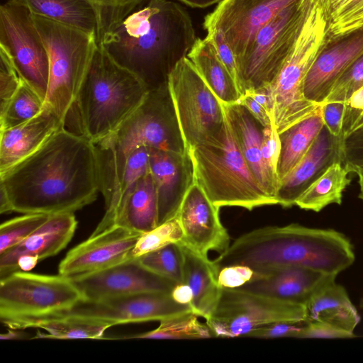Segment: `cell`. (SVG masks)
<instances>
[{
    "label": "cell",
    "instance_id": "15",
    "mask_svg": "<svg viewBox=\"0 0 363 363\" xmlns=\"http://www.w3.org/2000/svg\"><path fill=\"white\" fill-rule=\"evenodd\" d=\"M296 0H223L204 18L203 26L221 30L235 57L241 59L259 30Z\"/></svg>",
    "mask_w": 363,
    "mask_h": 363
},
{
    "label": "cell",
    "instance_id": "35",
    "mask_svg": "<svg viewBox=\"0 0 363 363\" xmlns=\"http://www.w3.org/2000/svg\"><path fill=\"white\" fill-rule=\"evenodd\" d=\"M193 312L160 320V325L150 331L124 337L147 339H203L214 337L206 323H201Z\"/></svg>",
    "mask_w": 363,
    "mask_h": 363
},
{
    "label": "cell",
    "instance_id": "29",
    "mask_svg": "<svg viewBox=\"0 0 363 363\" xmlns=\"http://www.w3.org/2000/svg\"><path fill=\"white\" fill-rule=\"evenodd\" d=\"M187 57L223 104L239 101L242 94L238 84L220 60L207 36L202 39L197 38Z\"/></svg>",
    "mask_w": 363,
    "mask_h": 363
},
{
    "label": "cell",
    "instance_id": "27",
    "mask_svg": "<svg viewBox=\"0 0 363 363\" xmlns=\"http://www.w3.org/2000/svg\"><path fill=\"white\" fill-rule=\"evenodd\" d=\"M157 199L150 170L118 201L111 227L119 226L140 234L157 226Z\"/></svg>",
    "mask_w": 363,
    "mask_h": 363
},
{
    "label": "cell",
    "instance_id": "12",
    "mask_svg": "<svg viewBox=\"0 0 363 363\" xmlns=\"http://www.w3.org/2000/svg\"><path fill=\"white\" fill-rule=\"evenodd\" d=\"M306 320L305 306L238 289L222 288L218 305L206 320L214 337H246L262 326Z\"/></svg>",
    "mask_w": 363,
    "mask_h": 363
},
{
    "label": "cell",
    "instance_id": "3",
    "mask_svg": "<svg viewBox=\"0 0 363 363\" xmlns=\"http://www.w3.org/2000/svg\"><path fill=\"white\" fill-rule=\"evenodd\" d=\"M354 259L353 246L342 233L291 223L243 234L212 261L218 270L232 264L255 271L298 266L337 275Z\"/></svg>",
    "mask_w": 363,
    "mask_h": 363
},
{
    "label": "cell",
    "instance_id": "51",
    "mask_svg": "<svg viewBox=\"0 0 363 363\" xmlns=\"http://www.w3.org/2000/svg\"><path fill=\"white\" fill-rule=\"evenodd\" d=\"M354 337V333H350L331 325L308 321L299 338H350Z\"/></svg>",
    "mask_w": 363,
    "mask_h": 363
},
{
    "label": "cell",
    "instance_id": "18",
    "mask_svg": "<svg viewBox=\"0 0 363 363\" xmlns=\"http://www.w3.org/2000/svg\"><path fill=\"white\" fill-rule=\"evenodd\" d=\"M148 150L159 225L177 216L186 193L195 184L194 167L189 150L183 153L152 147Z\"/></svg>",
    "mask_w": 363,
    "mask_h": 363
},
{
    "label": "cell",
    "instance_id": "31",
    "mask_svg": "<svg viewBox=\"0 0 363 363\" xmlns=\"http://www.w3.org/2000/svg\"><path fill=\"white\" fill-rule=\"evenodd\" d=\"M33 14L62 23L96 37L98 21L88 0H22Z\"/></svg>",
    "mask_w": 363,
    "mask_h": 363
},
{
    "label": "cell",
    "instance_id": "25",
    "mask_svg": "<svg viewBox=\"0 0 363 363\" xmlns=\"http://www.w3.org/2000/svg\"><path fill=\"white\" fill-rule=\"evenodd\" d=\"M223 104L226 120L245 162L264 191L276 199L279 184L269 176L262 159L263 128L240 103Z\"/></svg>",
    "mask_w": 363,
    "mask_h": 363
},
{
    "label": "cell",
    "instance_id": "57",
    "mask_svg": "<svg viewBox=\"0 0 363 363\" xmlns=\"http://www.w3.org/2000/svg\"><path fill=\"white\" fill-rule=\"evenodd\" d=\"M354 174L358 177V184L359 187L358 198L363 201V168L356 169L354 171Z\"/></svg>",
    "mask_w": 363,
    "mask_h": 363
},
{
    "label": "cell",
    "instance_id": "6",
    "mask_svg": "<svg viewBox=\"0 0 363 363\" xmlns=\"http://www.w3.org/2000/svg\"><path fill=\"white\" fill-rule=\"evenodd\" d=\"M196 183L218 206L247 210L277 204L258 183L234 140L225 118L220 133L211 140L189 150Z\"/></svg>",
    "mask_w": 363,
    "mask_h": 363
},
{
    "label": "cell",
    "instance_id": "20",
    "mask_svg": "<svg viewBox=\"0 0 363 363\" xmlns=\"http://www.w3.org/2000/svg\"><path fill=\"white\" fill-rule=\"evenodd\" d=\"M252 280L236 288L281 301L305 305L310 297L337 275L298 266L255 271Z\"/></svg>",
    "mask_w": 363,
    "mask_h": 363
},
{
    "label": "cell",
    "instance_id": "19",
    "mask_svg": "<svg viewBox=\"0 0 363 363\" xmlns=\"http://www.w3.org/2000/svg\"><path fill=\"white\" fill-rule=\"evenodd\" d=\"M219 208L195 183L177 215L184 234L181 242L206 257L210 251H225L230 245V235L220 222Z\"/></svg>",
    "mask_w": 363,
    "mask_h": 363
},
{
    "label": "cell",
    "instance_id": "48",
    "mask_svg": "<svg viewBox=\"0 0 363 363\" xmlns=\"http://www.w3.org/2000/svg\"><path fill=\"white\" fill-rule=\"evenodd\" d=\"M255 275V270L249 266L228 265L219 269L218 283L221 288L236 289L252 280Z\"/></svg>",
    "mask_w": 363,
    "mask_h": 363
},
{
    "label": "cell",
    "instance_id": "36",
    "mask_svg": "<svg viewBox=\"0 0 363 363\" xmlns=\"http://www.w3.org/2000/svg\"><path fill=\"white\" fill-rule=\"evenodd\" d=\"M45 101L23 81L16 93L0 109V130L21 125L39 114Z\"/></svg>",
    "mask_w": 363,
    "mask_h": 363
},
{
    "label": "cell",
    "instance_id": "23",
    "mask_svg": "<svg viewBox=\"0 0 363 363\" xmlns=\"http://www.w3.org/2000/svg\"><path fill=\"white\" fill-rule=\"evenodd\" d=\"M363 55V30L327 47L309 70L304 84L306 98L322 105L339 77Z\"/></svg>",
    "mask_w": 363,
    "mask_h": 363
},
{
    "label": "cell",
    "instance_id": "53",
    "mask_svg": "<svg viewBox=\"0 0 363 363\" xmlns=\"http://www.w3.org/2000/svg\"><path fill=\"white\" fill-rule=\"evenodd\" d=\"M173 299L179 303L191 304L193 300V293L190 286L185 284H177L171 291Z\"/></svg>",
    "mask_w": 363,
    "mask_h": 363
},
{
    "label": "cell",
    "instance_id": "39",
    "mask_svg": "<svg viewBox=\"0 0 363 363\" xmlns=\"http://www.w3.org/2000/svg\"><path fill=\"white\" fill-rule=\"evenodd\" d=\"M93 6L98 21L96 42L104 39L129 14L147 0H88Z\"/></svg>",
    "mask_w": 363,
    "mask_h": 363
},
{
    "label": "cell",
    "instance_id": "5",
    "mask_svg": "<svg viewBox=\"0 0 363 363\" xmlns=\"http://www.w3.org/2000/svg\"><path fill=\"white\" fill-rule=\"evenodd\" d=\"M148 92L132 72L97 46L76 99L73 131L96 143L109 135Z\"/></svg>",
    "mask_w": 363,
    "mask_h": 363
},
{
    "label": "cell",
    "instance_id": "1",
    "mask_svg": "<svg viewBox=\"0 0 363 363\" xmlns=\"http://www.w3.org/2000/svg\"><path fill=\"white\" fill-rule=\"evenodd\" d=\"M100 192L94 144L60 128L32 155L0 172V212L74 213Z\"/></svg>",
    "mask_w": 363,
    "mask_h": 363
},
{
    "label": "cell",
    "instance_id": "24",
    "mask_svg": "<svg viewBox=\"0 0 363 363\" xmlns=\"http://www.w3.org/2000/svg\"><path fill=\"white\" fill-rule=\"evenodd\" d=\"M62 128L58 116L44 105L42 111L32 119L0 130V172L32 155Z\"/></svg>",
    "mask_w": 363,
    "mask_h": 363
},
{
    "label": "cell",
    "instance_id": "34",
    "mask_svg": "<svg viewBox=\"0 0 363 363\" xmlns=\"http://www.w3.org/2000/svg\"><path fill=\"white\" fill-rule=\"evenodd\" d=\"M328 46L363 30V0H321Z\"/></svg>",
    "mask_w": 363,
    "mask_h": 363
},
{
    "label": "cell",
    "instance_id": "43",
    "mask_svg": "<svg viewBox=\"0 0 363 363\" xmlns=\"http://www.w3.org/2000/svg\"><path fill=\"white\" fill-rule=\"evenodd\" d=\"M22 82L10 55L0 46V109L16 93Z\"/></svg>",
    "mask_w": 363,
    "mask_h": 363
},
{
    "label": "cell",
    "instance_id": "41",
    "mask_svg": "<svg viewBox=\"0 0 363 363\" xmlns=\"http://www.w3.org/2000/svg\"><path fill=\"white\" fill-rule=\"evenodd\" d=\"M50 216L44 213H26L2 223L0 225V254L27 238Z\"/></svg>",
    "mask_w": 363,
    "mask_h": 363
},
{
    "label": "cell",
    "instance_id": "37",
    "mask_svg": "<svg viewBox=\"0 0 363 363\" xmlns=\"http://www.w3.org/2000/svg\"><path fill=\"white\" fill-rule=\"evenodd\" d=\"M149 171V150L147 147H140L128 157L121 182L113 195L109 206L106 208L104 217L92 234L101 233L111 226L112 217L120 199L128 194L138 180Z\"/></svg>",
    "mask_w": 363,
    "mask_h": 363
},
{
    "label": "cell",
    "instance_id": "59",
    "mask_svg": "<svg viewBox=\"0 0 363 363\" xmlns=\"http://www.w3.org/2000/svg\"><path fill=\"white\" fill-rule=\"evenodd\" d=\"M359 307L363 310V296L361 298L359 301Z\"/></svg>",
    "mask_w": 363,
    "mask_h": 363
},
{
    "label": "cell",
    "instance_id": "16",
    "mask_svg": "<svg viewBox=\"0 0 363 363\" xmlns=\"http://www.w3.org/2000/svg\"><path fill=\"white\" fill-rule=\"evenodd\" d=\"M141 235L116 225L91 234L67 253L59 264V274L74 281L133 259Z\"/></svg>",
    "mask_w": 363,
    "mask_h": 363
},
{
    "label": "cell",
    "instance_id": "55",
    "mask_svg": "<svg viewBox=\"0 0 363 363\" xmlns=\"http://www.w3.org/2000/svg\"><path fill=\"white\" fill-rule=\"evenodd\" d=\"M20 330L21 329L9 328L7 333L1 334L0 339L1 340H18L28 339V334Z\"/></svg>",
    "mask_w": 363,
    "mask_h": 363
},
{
    "label": "cell",
    "instance_id": "13",
    "mask_svg": "<svg viewBox=\"0 0 363 363\" xmlns=\"http://www.w3.org/2000/svg\"><path fill=\"white\" fill-rule=\"evenodd\" d=\"M0 46L10 55L22 80L45 101L50 78L47 49L33 14L22 0L0 6Z\"/></svg>",
    "mask_w": 363,
    "mask_h": 363
},
{
    "label": "cell",
    "instance_id": "22",
    "mask_svg": "<svg viewBox=\"0 0 363 363\" xmlns=\"http://www.w3.org/2000/svg\"><path fill=\"white\" fill-rule=\"evenodd\" d=\"M77 226L74 213L50 215L27 238L0 254V279L19 271L18 259L23 255L36 256L42 260L59 253L71 240Z\"/></svg>",
    "mask_w": 363,
    "mask_h": 363
},
{
    "label": "cell",
    "instance_id": "40",
    "mask_svg": "<svg viewBox=\"0 0 363 363\" xmlns=\"http://www.w3.org/2000/svg\"><path fill=\"white\" fill-rule=\"evenodd\" d=\"M183 239L182 228L177 216L143 233L133 250V257H139L169 244L181 242Z\"/></svg>",
    "mask_w": 363,
    "mask_h": 363
},
{
    "label": "cell",
    "instance_id": "56",
    "mask_svg": "<svg viewBox=\"0 0 363 363\" xmlns=\"http://www.w3.org/2000/svg\"><path fill=\"white\" fill-rule=\"evenodd\" d=\"M192 8H206L216 4H219L223 0H178Z\"/></svg>",
    "mask_w": 363,
    "mask_h": 363
},
{
    "label": "cell",
    "instance_id": "46",
    "mask_svg": "<svg viewBox=\"0 0 363 363\" xmlns=\"http://www.w3.org/2000/svg\"><path fill=\"white\" fill-rule=\"evenodd\" d=\"M307 323V320L274 323L250 332L246 337L256 338H299Z\"/></svg>",
    "mask_w": 363,
    "mask_h": 363
},
{
    "label": "cell",
    "instance_id": "54",
    "mask_svg": "<svg viewBox=\"0 0 363 363\" xmlns=\"http://www.w3.org/2000/svg\"><path fill=\"white\" fill-rule=\"evenodd\" d=\"M39 261V258L33 255H23L18 259L19 270L28 272L33 269Z\"/></svg>",
    "mask_w": 363,
    "mask_h": 363
},
{
    "label": "cell",
    "instance_id": "58",
    "mask_svg": "<svg viewBox=\"0 0 363 363\" xmlns=\"http://www.w3.org/2000/svg\"><path fill=\"white\" fill-rule=\"evenodd\" d=\"M362 127H363V114H362V116H361V118H360V119L359 120V121L357 122V123L356 124V125H355V127H354V128L353 131H354V130H357V129H358V128H362ZM353 131H352V132H353Z\"/></svg>",
    "mask_w": 363,
    "mask_h": 363
},
{
    "label": "cell",
    "instance_id": "32",
    "mask_svg": "<svg viewBox=\"0 0 363 363\" xmlns=\"http://www.w3.org/2000/svg\"><path fill=\"white\" fill-rule=\"evenodd\" d=\"M348 174L342 163L332 164L298 198L295 205L315 212L333 203L340 205L343 192L351 182Z\"/></svg>",
    "mask_w": 363,
    "mask_h": 363
},
{
    "label": "cell",
    "instance_id": "9",
    "mask_svg": "<svg viewBox=\"0 0 363 363\" xmlns=\"http://www.w3.org/2000/svg\"><path fill=\"white\" fill-rule=\"evenodd\" d=\"M308 0L289 5L257 33L245 55L236 62L242 95L269 87L279 74L302 25Z\"/></svg>",
    "mask_w": 363,
    "mask_h": 363
},
{
    "label": "cell",
    "instance_id": "2",
    "mask_svg": "<svg viewBox=\"0 0 363 363\" xmlns=\"http://www.w3.org/2000/svg\"><path fill=\"white\" fill-rule=\"evenodd\" d=\"M197 37L188 12L169 0H147L125 18L101 45L148 91L168 84Z\"/></svg>",
    "mask_w": 363,
    "mask_h": 363
},
{
    "label": "cell",
    "instance_id": "33",
    "mask_svg": "<svg viewBox=\"0 0 363 363\" xmlns=\"http://www.w3.org/2000/svg\"><path fill=\"white\" fill-rule=\"evenodd\" d=\"M6 326L13 329L42 328L48 333L38 332L35 338L55 339H101L105 331L111 328L108 325L65 316H52L16 321Z\"/></svg>",
    "mask_w": 363,
    "mask_h": 363
},
{
    "label": "cell",
    "instance_id": "44",
    "mask_svg": "<svg viewBox=\"0 0 363 363\" xmlns=\"http://www.w3.org/2000/svg\"><path fill=\"white\" fill-rule=\"evenodd\" d=\"M262 142V159L264 166L269 176L279 184L277 165L280 152L279 133L274 123L263 128Z\"/></svg>",
    "mask_w": 363,
    "mask_h": 363
},
{
    "label": "cell",
    "instance_id": "49",
    "mask_svg": "<svg viewBox=\"0 0 363 363\" xmlns=\"http://www.w3.org/2000/svg\"><path fill=\"white\" fill-rule=\"evenodd\" d=\"M363 114V86L345 103L342 122L343 139L354 130Z\"/></svg>",
    "mask_w": 363,
    "mask_h": 363
},
{
    "label": "cell",
    "instance_id": "4",
    "mask_svg": "<svg viewBox=\"0 0 363 363\" xmlns=\"http://www.w3.org/2000/svg\"><path fill=\"white\" fill-rule=\"evenodd\" d=\"M94 144L106 209L135 150L145 146L182 153L188 150L168 84L148 91L140 106L116 130Z\"/></svg>",
    "mask_w": 363,
    "mask_h": 363
},
{
    "label": "cell",
    "instance_id": "26",
    "mask_svg": "<svg viewBox=\"0 0 363 363\" xmlns=\"http://www.w3.org/2000/svg\"><path fill=\"white\" fill-rule=\"evenodd\" d=\"M184 255V283L192 290V312L208 319L219 301L222 288L218 283V269L208 257L179 242Z\"/></svg>",
    "mask_w": 363,
    "mask_h": 363
},
{
    "label": "cell",
    "instance_id": "42",
    "mask_svg": "<svg viewBox=\"0 0 363 363\" xmlns=\"http://www.w3.org/2000/svg\"><path fill=\"white\" fill-rule=\"evenodd\" d=\"M363 86V55L356 60L335 82L322 105L332 102L346 103Z\"/></svg>",
    "mask_w": 363,
    "mask_h": 363
},
{
    "label": "cell",
    "instance_id": "11",
    "mask_svg": "<svg viewBox=\"0 0 363 363\" xmlns=\"http://www.w3.org/2000/svg\"><path fill=\"white\" fill-rule=\"evenodd\" d=\"M168 85L188 150L220 133L225 123L223 104L187 57L175 66Z\"/></svg>",
    "mask_w": 363,
    "mask_h": 363
},
{
    "label": "cell",
    "instance_id": "17",
    "mask_svg": "<svg viewBox=\"0 0 363 363\" xmlns=\"http://www.w3.org/2000/svg\"><path fill=\"white\" fill-rule=\"evenodd\" d=\"M72 281L83 299L91 301L150 292H171L177 284L148 270L137 258Z\"/></svg>",
    "mask_w": 363,
    "mask_h": 363
},
{
    "label": "cell",
    "instance_id": "7",
    "mask_svg": "<svg viewBox=\"0 0 363 363\" xmlns=\"http://www.w3.org/2000/svg\"><path fill=\"white\" fill-rule=\"evenodd\" d=\"M327 47V21L321 0H308L298 33L269 86L274 121L279 133L311 116L322 106L306 98L304 84L312 65Z\"/></svg>",
    "mask_w": 363,
    "mask_h": 363
},
{
    "label": "cell",
    "instance_id": "14",
    "mask_svg": "<svg viewBox=\"0 0 363 363\" xmlns=\"http://www.w3.org/2000/svg\"><path fill=\"white\" fill-rule=\"evenodd\" d=\"M189 312H192L191 306L175 301L171 292H150L97 301L82 299L70 310L52 316H65L112 327L160 321Z\"/></svg>",
    "mask_w": 363,
    "mask_h": 363
},
{
    "label": "cell",
    "instance_id": "10",
    "mask_svg": "<svg viewBox=\"0 0 363 363\" xmlns=\"http://www.w3.org/2000/svg\"><path fill=\"white\" fill-rule=\"evenodd\" d=\"M82 299L74 283L60 274L19 270L0 279V319L5 325L62 313Z\"/></svg>",
    "mask_w": 363,
    "mask_h": 363
},
{
    "label": "cell",
    "instance_id": "30",
    "mask_svg": "<svg viewBox=\"0 0 363 363\" xmlns=\"http://www.w3.org/2000/svg\"><path fill=\"white\" fill-rule=\"evenodd\" d=\"M323 127L321 106L311 116L279 133L280 152L277 175L279 181L300 162Z\"/></svg>",
    "mask_w": 363,
    "mask_h": 363
},
{
    "label": "cell",
    "instance_id": "50",
    "mask_svg": "<svg viewBox=\"0 0 363 363\" xmlns=\"http://www.w3.org/2000/svg\"><path fill=\"white\" fill-rule=\"evenodd\" d=\"M345 109V103L343 102H332L322 105L324 126L335 137H342Z\"/></svg>",
    "mask_w": 363,
    "mask_h": 363
},
{
    "label": "cell",
    "instance_id": "52",
    "mask_svg": "<svg viewBox=\"0 0 363 363\" xmlns=\"http://www.w3.org/2000/svg\"><path fill=\"white\" fill-rule=\"evenodd\" d=\"M238 102L248 111L262 128L274 123L267 110L249 94L242 95Z\"/></svg>",
    "mask_w": 363,
    "mask_h": 363
},
{
    "label": "cell",
    "instance_id": "47",
    "mask_svg": "<svg viewBox=\"0 0 363 363\" xmlns=\"http://www.w3.org/2000/svg\"><path fill=\"white\" fill-rule=\"evenodd\" d=\"M207 37L212 43L221 62L237 83L238 71L235 55L221 30L215 26H205Z\"/></svg>",
    "mask_w": 363,
    "mask_h": 363
},
{
    "label": "cell",
    "instance_id": "45",
    "mask_svg": "<svg viewBox=\"0 0 363 363\" xmlns=\"http://www.w3.org/2000/svg\"><path fill=\"white\" fill-rule=\"evenodd\" d=\"M342 152V164L349 173L363 168V127L344 138Z\"/></svg>",
    "mask_w": 363,
    "mask_h": 363
},
{
    "label": "cell",
    "instance_id": "8",
    "mask_svg": "<svg viewBox=\"0 0 363 363\" xmlns=\"http://www.w3.org/2000/svg\"><path fill=\"white\" fill-rule=\"evenodd\" d=\"M33 18L49 57L44 105L58 116L63 128L72 131L76 99L98 46L96 37L38 15Z\"/></svg>",
    "mask_w": 363,
    "mask_h": 363
},
{
    "label": "cell",
    "instance_id": "38",
    "mask_svg": "<svg viewBox=\"0 0 363 363\" xmlns=\"http://www.w3.org/2000/svg\"><path fill=\"white\" fill-rule=\"evenodd\" d=\"M137 259L153 273L177 284L184 283V255L179 242L169 244Z\"/></svg>",
    "mask_w": 363,
    "mask_h": 363
},
{
    "label": "cell",
    "instance_id": "21",
    "mask_svg": "<svg viewBox=\"0 0 363 363\" xmlns=\"http://www.w3.org/2000/svg\"><path fill=\"white\" fill-rule=\"evenodd\" d=\"M342 136L335 137L324 126L300 162L280 181L277 204L295 205L298 198L333 163H342Z\"/></svg>",
    "mask_w": 363,
    "mask_h": 363
},
{
    "label": "cell",
    "instance_id": "28",
    "mask_svg": "<svg viewBox=\"0 0 363 363\" xmlns=\"http://www.w3.org/2000/svg\"><path fill=\"white\" fill-rule=\"evenodd\" d=\"M306 318L354 333L360 315L347 291L333 280L316 291L305 303Z\"/></svg>",
    "mask_w": 363,
    "mask_h": 363
}]
</instances>
